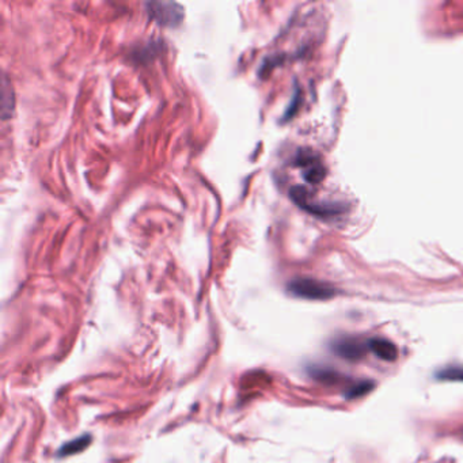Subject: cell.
Wrapping results in <instances>:
<instances>
[{"mask_svg": "<svg viewBox=\"0 0 463 463\" xmlns=\"http://www.w3.org/2000/svg\"><path fill=\"white\" fill-rule=\"evenodd\" d=\"M331 349L335 355L349 361H357L363 359L368 347L353 337H339L331 344Z\"/></svg>", "mask_w": 463, "mask_h": 463, "instance_id": "cell-3", "label": "cell"}, {"mask_svg": "<svg viewBox=\"0 0 463 463\" xmlns=\"http://www.w3.org/2000/svg\"><path fill=\"white\" fill-rule=\"evenodd\" d=\"M90 443V437L88 436H84V437H80V439H76L71 443H68L67 446L60 450V455H69V454H75V452L80 451V450H83L87 444Z\"/></svg>", "mask_w": 463, "mask_h": 463, "instance_id": "cell-9", "label": "cell"}, {"mask_svg": "<svg viewBox=\"0 0 463 463\" xmlns=\"http://www.w3.org/2000/svg\"><path fill=\"white\" fill-rule=\"evenodd\" d=\"M436 376L442 380H462L463 382V367L452 365V367L443 368L436 374Z\"/></svg>", "mask_w": 463, "mask_h": 463, "instance_id": "cell-8", "label": "cell"}, {"mask_svg": "<svg viewBox=\"0 0 463 463\" xmlns=\"http://www.w3.org/2000/svg\"><path fill=\"white\" fill-rule=\"evenodd\" d=\"M296 164L303 167V177L308 184H320L325 177V168L316 156L308 152H299Z\"/></svg>", "mask_w": 463, "mask_h": 463, "instance_id": "cell-4", "label": "cell"}, {"mask_svg": "<svg viewBox=\"0 0 463 463\" xmlns=\"http://www.w3.org/2000/svg\"><path fill=\"white\" fill-rule=\"evenodd\" d=\"M288 292L296 298L308 300H328L335 295L334 288L314 279L299 277L288 284Z\"/></svg>", "mask_w": 463, "mask_h": 463, "instance_id": "cell-1", "label": "cell"}, {"mask_svg": "<svg viewBox=\"0 0 463 463\" xmlns=\"http://www.w3.org/2000/svg\"><path fill=\"white\" fill-rule=\"evenodd\" d=\"M374 387V383L370 382V380H361V382H357L352 386L347 393H345V397L348 399L352 398H359V397L365 396L367 393H370Z\"/></svg>", "mask_w": 463, "mask_h": 463, "instance_id": "cell-7", "label": "cell"}, {"mask_svg": "<svg viewBox=\"0 0 463 463\" xmlns=\"http://www.w3.org/2000/svg\"><path fill=\"white\" fill-rule=\"evenodd\" d=\"M145 7L148 15L162 26L174 28L184 19V8L173 2H150Z\"/></svg>", "mask_w": 463, "mask_h": 463, "instance_id": "cell-2", "label": "cell"}, {"mask_svg": "<svg viewBox=\"0 0 463 463\" xmlns=\"http://www.w3.org/2000/svg\"><path fill=\"white\" fill-rule=\"evenodd\" d=\"M311 375L312 378H315L318 382H322V383H335L339 378L338 372H335L334 370H330V368H322V367H316L312 368L311 370Z\"/></svg>", "mask_w": 463, "mask_h": 463, "instance_id": "cell-6", "label": "cell"}, {"mask_svg": "<svg viewBox=\"0 0 463 463\" xmlns=\"http://www.w3.org/2000/svg\"><path fill=\"white\" fill-rule=\"evenodd\" d=\"M367 347L376 357H379L383 361H390V363L396 361L397 356H398L396 345L390 339L383 338V337H375V338L368 339Z\"/></svg>", "mask_w": 463, "mask_h": 463, "instance_id": "cell-5", "label": "cell"}]
</instances>
